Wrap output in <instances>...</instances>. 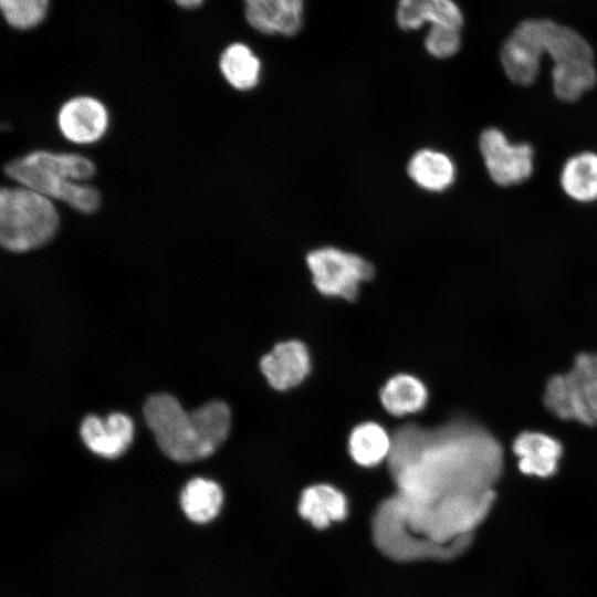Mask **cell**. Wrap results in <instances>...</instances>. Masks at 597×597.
I'll return each mask as SVG.
<instances>
[{
  "label": "cell",
  "instance_id": "cell-14",
  "mask_svg": "<svg viewBox=\"0 0 597 597\" xmlns=\"http://www.w3.org/2000/svg\"><path fill=\"white\" fill-rule=\"evenodd\" d=\"M513 451L523 473L547 478L555 473L563 448L556 439L545 433L525 431L514 440Z\"/></svg>",
  "mask_w": 597,
  "mask_h": 597
},
{
  "label": "cell",
  "instance_id": "cell-18",
  "mask_svg": "<svg viewBox=\"0 0 597 597\" xmlns=\"http://www.w3.org/2000/svg\"><path fill=\"white\" fill-rule=\"evenodd\" d=\"M219 67L226 81L239 91L255 87L261 75L260 59L242 42H233L223 50Z\"/></svg>",
  "mask_w": 597,
  "mask_h": 597
},
{
  "label": "cell",
  "instance_id": "cell-7",
  "mask_svg": "<svg viewBox=\"0 0 597 597\" xmlns=\"http://www.w3.org/2000/svg\"><path fill=\"white\" fill-rule=\"evenodd\" d=\"M374 540L378 548L397 561L451 558L443 548L411 533L405 523L404 503L395 494L380 503L373 519Z\"/></svg>",
  "mask_w": 597,
  "mask_h": 597
},
{
  "label": "cell",
  "instance_id": "cell-2",
  "mask_svg": "<svg viewBox=\"0 0 597 597\" xmlns=\"http://www.w3.org/2000/svg\"><path fill=\"white\" fill-rule=\"evenodd\" d=\"M144 417L160 450L178 462H191L212 454L227 439L231 415L229 407L212 400L187 412L171 395L150 396Z\"/></svg>",
  "mask_w": 597,
  "mask_h": 597
},
{
  "label": "cell",
  "instance_id": "cell-16",
  "mask_svg": "<svg viewBox=\"0 0 597 597\" xmlns=\"http://www.w3.org/2000/svg\"><path fill=\"white\" fill-rule=\"evenodd\" d=\"M428 400V390L417 377L399 374L380 389V401L387 412L401 417L422 410Z\"/></svg>",
  "mask_w": 597,
  "mask_h": 597
},
{
  "label": "cell",
  "instance_id": "cell-13",
  "mask_svg": "<svg viewBox=\"0 0 597 597\" xmlns=\"http://www.w3.org/2000/svg\"><path fill=\"white\" fill-rule=\"evenodd\" d=\"M395 22L404 32H415L425 25L463 27L462 10L454 0H398Z\"/></svg>",
  "mask_w": 597,
  "mask_h": 597
},
{
  "label": "cell",
  "instance_id": "cell-19",
  "mask_svg": "<svg viewBox=\"0 0 597 597\" xmlns=\"http://www.w3.org/2000/svg\"><path fill=\"white\" fill-rule=\"evenodd\" d=\"M392 438L378 423L367 421L355 427L348 437V452L359 465L374 467L389 458Z\"/></svg>",
  "mask_w": 597,
  "mask_h": 597
},
{
  "label": "cell",
  "instance_id": "cell-5",
  "mask_svg": "<svg viewBox=\"0 0 597 597\" xmlns=\"http://www.w3.org/2000/svg\"><path fill=\"white\" fill-rule=\"evenodd\" d=\"M544 402L558 418L597 425V353H582L569 371L553 376Z\"/></svg>",
  "mask_w": 597,
  "mask_h": 597
},
{
  "label": "cell",
  "instance_id": "cell-12",
  "mask_svg": "<svg viewBox=\"0 0 597 597\" xmlns=\"http://www.w3.org/2000/svg\"><path fill=\"white\" fill-rule=\"evenodd\" d=\"M260 368L274 389L286 390L306 378L311 370V358L302 342L286 341L275 345L261 358Z\"/></svg>",
  "mask_w": 597,
  "mask_h": 597
},
{
  "label": "cell",
  "instance_id": "cell-15",
  "mask_svg": "<svg viewBox=\"0 0 597 597\" xmlns=\"http://www.w3.org/2000/svg\"><path fill=\"white\" fill-rule=\"evenodd\" d=\"M298 512L314 527L324 528L332 522L345 519L347 500L341 491L332 485L315 484L302 492Z\"/></svg>",
  "mask_w": 597,
  "mask_h": 597
},
{
  "label": "cell",
  "instance_id": "cell-10",
  "mask_svg": "<svg viewBox=\"0 0 597 597\" xmlns=\"http://www.w3.org/2000/svg\"><path fill=\"white\" fill-rule=\"evenodd\" d=\"M57 126L67 140L81 145L92 144L106 133L108 113L101 101L91 96H76L60 108Z\"/></svg>",
  "mask_w": 597,
  "mask_h": 597
},
{
  "label": "cell",
  "instance_id": "cell-8",
  "mask_svg": "<svg viewBox=\"0 0 597 597\" xmlns=\"http://www.w3.org/2000/svg\"><path fill=\"white\" fill-rule=\"evenodd\" d=\"M545 19L522 21L501 49V63L506 76L520 85L532 84L538 75L544 43Z\"/></svg>",
  "mask_w": 597,
  "mask_h": 597
},
{
  "label": "cell",
  "instance_id": "cell-25",
  "mask_svg": "<svg viewBox=\"0 0 597 597\" xmlns=\"http://www.w3.org/2000/svg\"><path fill=\"white\" fill-rule=\"evenodd\" d=\"M423 46L433 57H451L461 48V30L444 25L429 27L423 39Z\"/></svg>",
  "mask_w": 597,
  "mask_h": 597
},
{
  "label": "cell",
  "instance_id": "cell-11",
  "mask_svg": "<svg viewBox=\"0 0 597 597\" xmlns=\"http://www.w3.org/2000/svg\"><path fill=\"white\" fill-rule=\"evenodd\" d=\"M80 434L92 452L115 459L132 443L134 426L130 418L121 412L109 413L106 419L90 415L83 419Z\"/></svg>",
  "mask_w": 597,
  "mask_h": 597
},
{
  "label": "cell",
  "instance_id": "cell-17",
  "mask_svg": "<svg viewBox=\"0 0 597 597\" xmlns=\"http://www.w3.org/2000/svg\"><path fill=\"white\" fill-rule=\"evenodd\" d=\"M409 177L422 189L442 191L451 186L455 176L452 160L443 153L422 149L409 160Z\"/></svg>",
  "mask_w": 597,
  "mask_h": 597
},
{
  "label": "cell",
  "instance_id": "cell-24",
  "mask_svg": "<svg viewBox=\"0 0 597 597\" xmlns=\"http://www.w3.org/2000/svg\"><path fill=\"white\" fill-rule=\"evenodd\" d=\"M49 0H0L6 21L15 29H31L45 17Z\"/></svg>",
  "mask_w": 597,
  "mask_h": 597
},
{
  "label": "cell",
  "instance_id": "cell-3",
  "mask_svg": "<svg viewBox=\"0 0 597 597\" xmlns=\"http://www.w3.org/2000/svg\"><path fill=\"white\" fill-rule=\"evenodd\" d=\"M95 171L94 163L85 156L48 150H34L4 166L6 175L20 186L86 214L95 212L101 205L98 190L83 182Z\"/></svg>",
  "mask_w": 597,
  "mask_h": 597
},
{
  "label": "cell",
  "instance_id": "cell-1",
  "mask_svg": "<svg viewBox=\"0 0 597 597\" xmlns=\"http://www.w3.org/2000/svg\"><path fill=\"white\" fill-rule=\"evenodd\" d=\"M407 528L449 553H462L495 500L502 448L485 429L454 420L427 429L408 425L388 458Z\"/></svg>",
  "mask_w": 597,
  "mask_h": 597
},
{
  "label": "cell",
  "instance_id": "cell-23",
  "mask_svg": "<svg viewBox=\"0 0 597 597\" xmlns=\"http://www.w3.org/2000/svg\"><path fill=\"white\" fill-rule=\"evenodd\" d=\"M248 24L264 35H281L285 23L283 0H243Z\"/></svg>",
  "mask_w": 597,
  "mask_h": 597
},
{
  "label": "cell",
  "instance_id": "cell-20",
  "mask_svg": "<svg viewBox=\"0 0 597 597\" xmlns=\"http://www.w3.org/2000/svg\"><path fill=\"white\" fill-rule=\"evenodd\" d=\"M223 502L222 489L218 483L203 478L190 480L180 494V505L189 520L203 524L212 521Z\"/></svg>",
  "mask_w": 597,
  "mask_h": 597
},
{
  "label": "cell",
  "instance_id": "cell-22",
  "mask_svg": "<svg viewBox=\"0 0 597 597\" xmlns=\"http://www.w3.org/2000/svg\"><path fill=\"white\" fill-rule=\"evenodd\" d=\"M552 80L555 95L562 101L573 102L593 88L597 72L593 61H577L554 65Z\"/></svg>",
  "mask_w": 597,
  "mask_h": 597
},
{
  "label": "cell",
  "instance_id": "cell-26",
  "mask_svg": "<svg viewBox=\"0 0 597 597\" xmlns=\"http://www.w3.org/2000/svg\"><path fill=\"white\" fill-rule=\"evenodd\" d=\"M182 8H196L202 3L203 0H172Z\"/></svg>",
  "mask_w": 597,
  "mask_h": 597
},
{
  "label": "cell",
  "instance_id": "cell-6",
  "mask_svg": "<svg viewBox=\"0 0 597 597\" xmlns=\"http://www.w3.org/2000/svg\"><path fill=\"white\" fill-rule=\"evenodd\" d=\"M306 263L318 292L346 301L356 300L360 284L371 280L375 273L364 258L333 247L311 251Z\"/></svg>",
  "mask_w": 597,
  "mask_h": 597
},
{
  "label": "cell",
  "instance_id": "cell-21",
  "mask_svg": "<svg viewBox=\"0 0 597 597\" xmlns=\"http://www.w3.org/2000/svg\"><path fill=\"white\" fill-rule=\"evenodd\" d=\"M564 191L577 201L597 199V154L582 153L566 161L561 175Z\"/></svg>",
  "mask_w": 597,
  "mask_h": 597
},
{
  "label": "cell",
  "instance_id": "cell-4",
  "mask_svg": "<svg viewBox=\"0 0 597 597\" xmlns=\"http://www.w3.org/2000/svg\"><path fill=\"white\" fill-rule=\"evenodd\" d=\"M60 217L48 197L23 186L0 190V243L14 253L35 250L57 232Z\"/></svg>",
  "mask_w": 597,
  "mask_h": 597
},
{
  "label": "cell",
  "instance_id": "cell-9",
  "mask_svg": "<svg viewBox=\"0 0 597 597\" xmlns=\"http://www.w3.org/2000/svg\"><path fill=\"white\" fill-rule=\"evenodd\" d=\"M480 150L492 180L501 186L525 181L533 171V150L527 144H511L496 128L480 136Z\"/></svg>",
  "mask_w": 597,
  "mask_h": 597
}]
</instances>
